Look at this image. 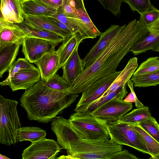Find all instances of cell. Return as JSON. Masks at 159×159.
Masks as SVG:
<instances>
[{"label":"cell","mask_w":159,"mask_h":159,"mask_svg":"<svg viewBox=\"0 0 159 159\" xmlns=\"http://www.w3.org/2000/svg\"><path fill=\"white\" fill-rule=\"evenodd\" d=\"M148 30L135 19L126 25L94 61L70 84V93L78 94L100 79L116 71L123 57L133 45Z\"/></svg>","instance_id":"cell-1"},{"label":"cell","mask_w":159,"mask_h":159,"mask_svg":"<svg viewBox=\"0 0 159 159\" xmlns=\"http://www.w3.org/2000/svg\"><path fill=\"white\" fill-rule=\"evenodd\" d=\"M78 96V94L70 93L68 89L58 90L49 87L41 78L25 90L20 100V105L26 111L29 120L47 123L70 106Z\"/></svg>","instance_id":"cell-2"},{"label":"cell","mask_w":159,"mask_h":159,"mask_svg":"<svg viewBox=\"0 0 159 159\" xmlns=\"http://www.w3.org/2000/svg\"><path fill=\"white\" fill-rule=\"evenodd\" d=\"M122 145L111 139L105 142L94 143L84 140L80 136L71 145L67 151V155H62L58 159H111L112 155L121 150Z\"/></svg>","instance_id":"cell-3"},{"label":"cell","mask_w":159,"mask_h":159,"mask_svg":"<svg viewBox=\"0 0 159 159\" xmlns=\"http://www.w3.org/2000/svg\"><path fill=\"white\" fill-rule=\"evenodd\" d=\"M68 121L70 125L90 142H105L110 139L107 122L87 111H77L70 116Z\"/></svg>","instance_id":"cell-4"},{"label":"cell","mask_w":159,"mask_h":159,"mask_svg":"<svg viewBox=\"0 0 159 159\" xmlns=\"http://www.w3.org/2000/svg\"><path fill=\"white\" fill-rule=\"evenodd\" d=\"M16 100L6 99L0 96V142L11 145L18 142L17 130L21 127Z\"/></svg>","instance_id":"cell-5"},{"label":"cell","mask_w":159,"mask_h":159,"mask_svg":"<svg viewBox=\"0 0 159 159\" xmlns=\"http://www.w3.org/2000/svg\"><path fill=\"white\" fill-rule=\"evenodd\" d=\"M107 123L110 139L114 142L119 145L129 146L142 153L149 154L134 128V123L118 122Z\"/></svg>","instance_id":"cell-6"},{"label":"cell","mask_w":159,"mask_h":159,"mask_svg":"<svg viewBox=\"0 0 159 159\" xmlns=\"http://www.w3.org/2000/svg\"><path fill=\"white\" fill-rule=\"evenodd\" d=\"M62 148L57 142L45 137L31 142L22 154L23 159H53Z\"/></svg>","instance_id":"cell-7"},{"label":"cell","mask_w":159,"mask_h":159,"mask_svg":"<svg viewBox=\"0 0 159 159\" xmlns=\"http://www.w3.org/2000/svg\"><path fill=\"white\" fill-rule=\"evenodd\" d=\"M132 103L114 98L91 112L98 118L107 122H118L132 109Z\"/></svg>","instance_id":"cell-8"},{"label":"cell","mask_w":159,"mask_h":159,"mask_svg":"<svg viewBox=\"0 0 159 159\" xmlns=\"http://www.w3.org/2000/svg\"><path fill=\"white\" fill-rule=\"evenodd\" d=\"M116 71L99 79L83 92L74 109L75 112L101 97L121 72Z\"/></svg>","instance_id":"cell-9"},{"label":"cell","mask_w":159,"mask_h":159,"mask_svg":"<svg viewBox=\"0 0 159 159\" xmlns=\"http://www.w3.org/2000/svg\"><path fill=\"white\" fill-rule=\"evenodd\" d=\"M22 52L25 57L32 63L54 49L57 45L49 41L39 38L25 37L22 44Z\"/></svg>","instance_id":"cell-10"},{"label":"cell","mask_w":159,"mask_h":159,"mask_svg":"<svg viewBox=\"0 0 159 159\" xmlns=\"http://www.w3.org/2000/svg\"><path fill=\"white\" fill-rule=\"evenodd\" d=\"M126 25L125 24L121 26L116 25H112L105 31L101 33L97 42L82 59L84 69L89 66L94 61Z\"/></svg>","instance_id":"cell-11"},{"label":"cell","mask_w":159,"mask_h":159,"mask_svg":"<svg viewBox=\"0 0 159 159\" xmlns=\"http://www.w3.org/2000/svg\"><path fill=\"white\" fill-rule=\"evenodd\" d=\"M0 49L9 44H22L26 36L22 29L16 23L0 18Z\"/></svg>","instance_id":"cell-12"},{"label":"cell","mask_w":159,"mask_h":159,"mask_svg":"<svg viewBox=\"0 0 159 159\" xmlns=\"http://www.w3.org/2000/svg\"><path fill=\"white\" fill-rule=\"evenodd\" d=\"M41 74L38 68L21 70L11 79L8 85L13 92L27 89L40 80Z\"/></svg>","instance_id":"cell-13"},{"label":"cell","mask_w":159,"mask_h":159,"mask_svg":"<svg viewBox=\"0 0 159 159\" xmlns=\"http://www.w3.org/2000/svg\"><path fill=\"white\" fill-rule=\"evenodd\" d=\"M34 63L40 70L41 79L45 81H48L61 68L58 52L55 49L47 53Z\"/></svg>","instance_id":"cell-14"},{"label":"cell","mask_w":159,"mask_h":159,"mask_svg":"<svg viewBox=\"0 0 159 159\" xmlns=\"http://www.w3.org/2000/svg\"><path fill=\"white\" fill-rule=\"evenodd\" d=\"M0 18L15 23L24 21L22 0H1Z\"/></svg>","instance_id":"cell-15"},{"label":"cell","mask_w":159,"mask_h":159,"mask_svg":"<svg viewBox=\"0 0 159 159\" xmlns=\"http://www.w3.org/2000/svg\"><path fill=\"white\" fill-rule=\"evenodd\" d=\"M58 11L66 16L81 20L85 25L92 21L85 7L83 0H63Z\"/></svg>","instance_id":"cell-16"},{"label":"cell","mask_w":159,"mask_h":159,"mask_svg":"<svg viewBox=\"0 0 159 159\" xmlns=\"http://www.w3.org/2000/svg\"><path fill=\"white\" fill-rule=\"evenodd\" d=\"M79 45L76 46L64 65L62 67V77L70 84L84 69L82 59L78 52Z\"/></svg>","instance_id":"cell-17"},{"label":"cell","mask_w":159,"mask_h":159,"mask_svg":"<svg viewBox=\"0 0 159 159\" xmlns=\"http://www.w3.org/2000/svg\"><path fill=\"white\" fill-rule=\"evenodd\" d=\"M24 22L31 27L51 31L61 37L64 41L73 35L53 24L47 16H24Z\"/></svg>","instance_id":"cell-18"},{"label":"cell","mask_w":159,"mask_h":159,"mask_svg":"<svg viewBox=\"0 0 159 159\" xmlns=\"http://www.w3.org/2000/svg\"><path fill=\"white\" fill-rule=\"evenodd\" d=\"M52 16L67 26L73 35L79 34L85 39L95 38L93 34L81 20L67 16L59 11L56 14Z\"/></svg>","instance_id":"cell-19"},{"label":"cell","mask_w":159,"mask_h":159,"mask_svg":"<svg viewBox=\"0 0 159 159\" xmlns=\"http://www.w3.org/2000/svg\"><path fill=\"white\" fill-rule=\"evenodd\" d=\"M138 67L137 58L134 57L130 59L124 68L102 96L114 91L119 88L126 86L128 81L131 79Z\"/></svg>","instance_id":"cell-20"},{"label":"cell","mask_w":159,"mask_h":159,"mask_svg":"<svg viewBox=\"0 0 159 159\" xmlns=\"http://www.w3.org/2000/svg\"><path fill=\"white\" fill-rule=\"evenodd\" d=\"M22 4L24 16H52L58 12L40 0H22Z\"/></svg>","instance_id":"cell-21"},{"label":"cell","mask_w":159,"mask_h":159,"mask_svg":"<svg viewBox=\"0 0 159 159\" xmlns=\"http://www.w3.org/2000/svg\"><path fill=\"white\" fill-rule=\"evenodd\" d=\"M159 42V30H149L133 45L130 50L135 55L152 50Z\"/></svg>","instance_id":"cell-22"},{"label":"cell","mask_w":159,"mask_h":159,"mask_svg":"<svg viewBox=\"0 0 159 159\" xmlns=\"http://www.w3.org/2000/svg\"><path fill=\"white\" fill-rule=\"evenodd\" d=\"M21 44L15 43L8 44L0 49V78L9 71L14 62Z\"/></svg>","instance_id":"cell-23"},{"label":"cell","mask_w":159,"mask_h":159,"mask_svg":"<svg viewBox=\"0 0 159 159\" xmlns=\"http://www.w3.org/2000/svg\"><path fill=\"white\" fill-rule=\"evenodd\" d=\"M22 29L26 36L34 37L46 40L57 45L63 42V38L56 33L48 30H41L31 27L24 21L17 23Z\"/></svg>","instance_id":"cell-24"},{"label":"cell","mask_w":159,"mask_h":159,"mask_svg":"<svg viewBox=\"0 0 159 159\" xmlns=\"http://www.w3.org/2000/svg\"><path fill=\"white\" fill-rule=\"evenodd\" d=\"M84 39L80 35L75 34L63 41L57 50L61 68L65 64L76 46Z\"/></svg>","instance_id":"cell-25"},{"label":"cell","mask_w":159,"mask_h":159,"mask_svg":"<svg viewBox=\"0 0 159 159\" xmlns=\"http://www.w3.org/2000/svg\"><path fill=\"white\" fill-rule=\"evenodd\" d=\"M128 92L126 86L119 88L116 90L92 102L88 105L80 108L75 112L87 111L92 112L97 108L112 99L117 98L123 100L125 98Z\"/></svg>","instance_id":"cell-26"},{"label":"cell","mask_w":159,"mask_h":159,"mask_svg":"<svg viewBox=\"0 0 159 159\" xmlns=\"http://www.w3.org/2000/svg\"><path fill=\"white\" fill-rule=\"evenodd\" d=\"M18 142L28 141L31 142L45 137V131L38 127L26 126L21 127L17 131Z\"/></svg>","instance_id":"cell-27"},{"label":"cell","mask_w":159,"mask_h":159,"mask_svg":"<svg viewBox=\"0 0 159 159\" xmlns=\"http://www.w3.org/2000/svg\"><path fill=\"white\" fill-rule=\"evenodd\" d=\"M152 117L149 107L144 106L127 113L118 122L124 123H138Z\"/></svg>","instance_id":"cell-28"},{"label":"cell","mask_w":159,"mask_h":159,"mask_svg":"<svg viewBox=\"0 0 159 159\" xmlns=\"http://www.w3.org/2000/svg\"><path fill=\"white\" fill-rule=\"evenodd\" d=\"M134 128L151 157L159 153V143L145 131L138 123H134Z\"/></svg>","instance_id":"cell-29"},{"label":"cell","mask_w":159,"mask_h":159,"mask_svg":"<svg viewBox=\"0 0 159 159\" xmlns=\"http://www.w3.org/2000/svg\"><path fill=\"white\" fill-rule=\"evenodd\" d=\"M130 79L134 87L156 86L159 84V70L142 75L132 76Z\"/></svg>","instance_id":"cell-30"},{"label":"cell","mask_w":159,"mask_h":159,"mask_svg":"<svg viewBox=\"0 0 159 159\" xmlns=\"http://www.w3.org/2000/svg\"><path fill=\"white\" fill-rule=\"evenodd\" d=\"M37 68L26 58H19L13 63L8 71V76L5 80L1 82L0 84L1 86L8 85L11 79L14 74L21 70Z\"/></svg>","instance_id":"cell-31"},{"label":"cell","mask_w":159,"mask_h":159,"mask_svg":"<svg viewBox=\"0 0 159 159\" xmlns=\"http://www.w3.org/2000/svg\"><path fill=\"white\" fill-rule=\"evenodd\" d=\"M159 70V57H151L143 62L133 74L138 76Z\"/></svg>","instance_id":"cell-32"},{"label":"cell","mask_w":159,"mask_h":159,"mask_svg":"<svg viewBox=\"0 0 159 159\" xmlns=\"http://www.w3.org/2000/svg\"><path fill=\"white\" fill-rule=\"evenodd\" d=\"M128 4L133 11H137L140 15L157 9L151 4L150 0H123Z\"/></svg>","instance_id":"cell-33"},{"label":"cell","mask_w":159,"mask_h":159,"mask_svg":"<svg viewBox=\"0 0 159 159\" xmlns=\"http://www.w3.org/2000/svg\"><path fill=\"white\" fill-rule=\"evenodd\" d=\"M138 124L159 143V124L154 117L152 116Z\"/></svg>","instance_id":"cell-34"},{"label":"cell","mask_w":159,"mask_h":159,"mask_svg":"<svg viewBox=\"0 0 159 159\" xmlns=\"http://www.w3.org/2000/svg\"><path fill=\"white\" fill-rule=\"evenodd\" d=\"M43 81L44 84L47 86L58 90L68 89L70 85L62 76H60L57 73L47 81L44 80Z\"/></svg>","instance_id":"cell-35"},{"label":"cell","mask_w":159,"mask_h":159,"mask_svg":"<svg viewBox=\"0 0 159 159\" xmlns=\"http://www.w3.org/2000/svg\"><path fill=\"white\" fill-rule=\"evenodd\" d=\"M106 9L109 11L114 15H120V7L123 0H97Z\"/></svg>","instance_id":"cell-36"},{"label":"cell","mask_w":159,"mask_h":159,"mask_svg":"<svg viewBox=\"0 0 159 159\" xmlns=\"http://www.w3.org/2000/svg\"><path fill=\"white\" fill-rule=\"evenodd\" d=\"M159 17V10L145 12L140 15L139 21L147 28L155 22Z\"/></svg>","instance_id":"cell-37"},{"label":"cell","mask_w":159,"mask_h":159,"mask_svg":"<svg viewBox=\"0 0 159 159\" xmlns=\"http://www.w3.org/2000/svg\"><path fill=\"white\" fill-rule=\"evenodd\" d=\"M127 84L130 89L131 92L124 100V101L127 102H134L137 108L144 106L143 104L137 98L136 95L134 90V83L131 79L128 80Z\"/></svg>","instance_id":"cell-38"},{"label":"cell","mask_w":159,"mask_h":159,"mask_svg":"<svg viewBox=\"0 0 159 159\" xmlns=\"http://www.w3.org/2000/svg\"><path fill=\"white\" fill-rule=\"evenodd\" d=\"M135 155L126 149L122 150L113 154L111 159H138Z\"/></svg>","instance_id":"cell-39"},{"label":"cell","mask_w":159,"mask_h":159,"mask_svg":"<svg viewBox=\"0 0 159 159\" xmlns=\"http://www.w3.org/2000/svg\"><path fill=\"white\" fill-rule=\"evenodd\" d=\"M47 17L54 25L66 32L73 35L70 30L64 24L52 16H48Z\"/></svg>","instance_id":"cell-40"},{"label":"cell","mask_w":159,"mask_h":159,"mask_svg":"<svg viewBox=\"0 0 159 159\" xmlns=\"http://www.w3.org/2000/svg\"><path fill=\"white\" fill-rule=\"evenodd\" d=\"M42 2L54 9L58 10L61 7L63 0H40Z\"/></svg>","instance_id":"cell-41"},{"label":"cell","mask_w":159,"mask_h":159,"mask_svg":"<svg viewBox=\"0 0 159 159\" xmlns=\"http://www.w3.org/2000/svg\"><path fill=\"white\" fill-rule=\"evenodd\" d=\"M147 28L149 30H159V17L155 22Z\"/></svg>","instance_id":"cell-42"},{"label":"cell","mask_w":159,"mask_h":159,"mask_svg":"<svg viewBox=\"0 0 159 159\" xmlns=\"http://www.w3.org/2000/svg\"><path fill=\"white\" fill-rule=\"evenodd\" d=\"M151 50L152 51L159 52V42Z\"/></svg>","instance_id":"cell-43"},{"label":"cell","mask_w":159,"mask_h":159,"mask_svg":"<svg viewBox=\"0 0 159 159\" xmlns=\"http://www.w3.org/2000/svg\"><path fill=\"white\" fill-rule=\"evenodd\" d=\"M0 159H10V158H8V157L3 155L1 154H0Z\"/></svg>","instance_id":"cell-44"},{"label":"cell","mask_w":159,"mask_h":159,"mask_svg":"<svg viewBox=\"0 0 159 159\" xmlns=\"http://www.w3.org/2000/svg\"><path fill=\"white\" fill-rule=\"evenodd\" d=\"M150 158L153 159H159V153L154 156L151 157Z\"/></svg>","instance_id":"cell-45"},{"label":"cell","mask_w":159,"mask_h":159,"mask_svg":"<svg viewBox=\"0 0 159 159\" xmlns=\"http://www.w3.org/2000/svg\"></svg>","instance_id":"cell-46"}]
</instances>
